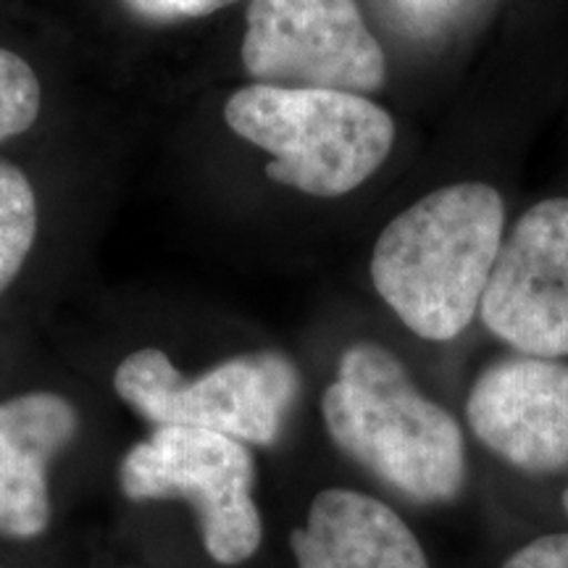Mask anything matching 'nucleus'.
<instances>
[{
  "label": "nucleus",
  "instance_id": "nucleus-1",
  "mask_svg": "<svg viewBox=\"0 0 568 568\" xmlns=\"http://www.w3.org/2000/svg\"><path fill=\"white\" fill-rule=\"evenodd\" d=\"M301 355L305 432L353 477L445 529L481 527L477 456L456 393L379 332H343Z\"/></svg>",
  "mask_w": 568,
  "mask_h": 568
},
{
  "label": "nucleus",
  "instance_id": "nucleus-2",
  "mask_svg": "<svg viewBox=\"0 0 568 568\" xmlns=\"http://www.w3.org/2000/svg\"><path fill=\"white\" fill-rule=\"evenodd\" d=\"M506 230V201L493 184L432 190L376 232L366 261L372 293L410 343L450 351L477 324Z\"/></svg>",
  "mask_w": 568,
  "mask_h": 568
},
{
  "label": "nucleus",
  "instance_id": "nucleus-3",
  "mask_svg": "<svg viewBox=\"0 0 568 568\" xmlns=\"http://www.w3.org/2000/svg\"><path fill=\"white\" fill-rule=\"evenodd\" d=\"M268 568H458L439 529L326 456L308 432L264 458Z\"/></svg>",
  "mask_w": 568,
  "mask_h": 568
},
{
  "label": "nucleus",
  "instance_id": "nucleus-4",
  "mask_svg": "<svg viewBox=\"0 0 568 568\" xmlns=\"http://www.w3.org/2000/svg\"><path fill=\"white\" fill-rule=\"evenodd\" d=\"M116 489L134 510H176L203 568H268L264 456L243 439L148 426L119 458Z\"/></svg>",
  "mask_w": 568,
  "mask_h": 568
},
{
  "label": "nucleus",
  "instance_id": "nucleus-5",
  "mask_svg": "<svg viewBox=\"0 0 568 568\" xmlns=\"http://www.w3.org/2000/svg\"><path fill=\"white\" fill-rule=\"evenodd\" d=\"M224 122L272 155L268 180L316 201L364 187L395 142L393 116L366 95L343 90L253 82L232 92Z\"/></svg>",
  "mask_w": 568,
  "mask_h": 568
},
{
  "label": "nucleus",
  "instance_id": "nucleus-6",
  "mask_svg": "<svg viewBox=\"0 0 568 568\" xmlns=\"http://www.w3.org/2000/svg\"><path fill=\"white\" fill-rule=\"evenodd\" d=\"M456 403L477 456L481 514L568 479V361L493 353L460 372Z\"/></svg>",
  "mask_w": 568,
  "mask_h": 568
},
{
  "label": "nucleus",
  "instance_id": "nucleus-7",
  "mask_svg": "<svg viewBox=\"0 0 568 568\" xmlns=\"http://www.w3.org/2000/svg\"><path fill=\"white\" fill-rule=\"evenodd\" d=\"M243 67L272 88L382 90L387 59L355 0H251Z\"/></svg>",
  "mask_w": 568,
  "mask_h": 568
},
{
  "label": "nucleus",
  "instance_id": "nucleus-8",
  "mask_svg": "<svg viewBox=\"0 0 568 568\" xmlns=\"http://www.w3.org/2000/svg\"><path fill=\"white\" fill-rule=\"evenodd\" d=\"M477 324L503 347L568 361V197H548L506 230Z\"/></svg>",
  "mask_w": 568,
  "mask_h": 568
},
{
  "label": "nucleus",
  "instance_id": "nucleus-9",
  "mask_svg": "<svg viewBox=\"0 0 568 568\" xmlns=\"http://www.w3.org/2000/svg\"><path fill=\"white\" fill-rule=\"evenodd\" d=\"M82 432V414L61 393L0 403V537L34 539L51 524L48 471Z\"/></svg>",
  "mask_w": 568,
  "mask_h": 568
},
{
  "label": "nucleus",
  "instance_id": "nucleus-10",
  "mask_svg": "<svg viewBox=\"0 0 568 568\" xmlns=\"http://www.w3.org/2000/svg\"><path fill=\"white\" fill-rule=\"evenodd\" d=\"M40 211L34 187L17 163L0 161V295L11 287L38 240Z\"/></svg>",
  "mask_w": 568,
  "mask_h": 568
},
{
  "label": "nucleus",
  "instance_id": "nucleus-11",
  "mask_svg": "<svg viewBox=\"0 0 568 568\" xmlns=\"http://www.w3.org/2000/svg\"><path fill=\"white\" fill-rule=\"evenodd\" d=\"M42 109L38 71L24 55L0 48V142L30 132Z\"/></svg>",
  "mask_w": 568,
  "mask_h": 568
},
{
  "label": "nucleus",
  "instance_id": "nucleus-12",
  "mask_svg": "<svg viewBox=\"0 0 568 568\" xmlns=\"http://www.w3.org/2000/svg\"><path fill=\"white\" fill-rule=\"evenodd\" d=\"M232 3H237V0H124V6L134 17L159 21V24L211 17V13L222 11Z\"/></svg>",
  "mask_w": 568,
  "mask_h": 568
},
{
  "label": "nucleus",
  "instance_id": "nucleus-13",
  "mask_svg": "<svg viewBox=\"0 0 568 568\" xmlns=\"http://www.w3.org/2000/svg\"><path fill=\"white\" fill-rule=\"evenodd\" d=\"M558 514L564 516V521H566V527H568V479L558 489Z\"/></svg>",
  "mask_w": 568,
  "mask_h": 568
}]
</instances>
